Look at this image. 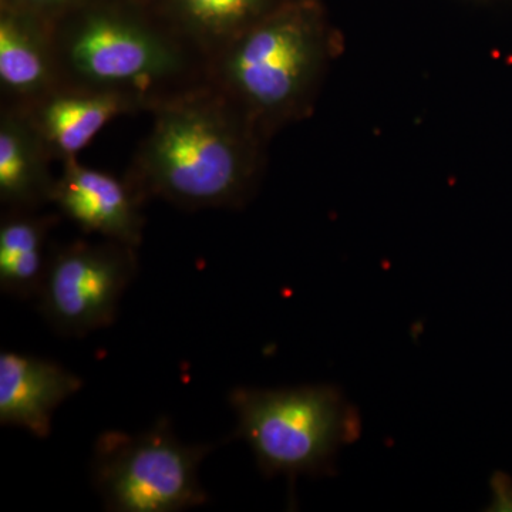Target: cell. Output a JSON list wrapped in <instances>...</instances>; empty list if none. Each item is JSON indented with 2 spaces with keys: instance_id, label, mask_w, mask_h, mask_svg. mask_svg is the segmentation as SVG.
I'll list each match as a JSON object with an SVG mask.
<instances>
[{
  "instance_id": "1",
  "label": "cell",
  "mask_w": 512,
  "mask_h": 512,
  "mask_svg": "<svg viewBox=\"0 0 512 512\" xmlns=\"http://www.w3.org/2000/svg\"><path fill=\"white\" fill-rule=\"evenodd\" d=\"M126 180L141 201L183 210L244 207L262 171L265 138L210 82L161 101Z\"/></svg>"
},
{
  "instance_id": "2",
  "label": "cell",
  "mask_w": 512,
  "mask_h": 512,
  "mask_svg": "<svg viewBox=\"0 0 512 512\" xmlns=\"http://www.w3.org/2000/svg\"><path fill=\"white\" fill-rule=\"evenodd\" d=\"M338 37L313 0L276 6L208 62V82L265 140L311 110Z\"/></svg>"
},
{
  "instance_id": "3",
  "label": "cell",
  "mask_w": 512,
  "mask_h": 512,
  "mask_svg": "<svg viewBox=\"0 0 512 512\" xmlns=\"http://www.w3.org/2000/svg\"><path fill=\"white\" fill-rule=\"evenodd\" d=\"M60 82L126 93L151 111L208 82V59L170 25L93 12L66 28L52 25Z\"/></svg>"
},
{
  "instance_id": "4",
  "label": "cell",
  "mask_w": 512,
  "mask_h": 512,
  "mask_svg": "<svg viewBox=\"0 0 512 512\" xmlns=\"http://www.w3.org/2000/svg\"><path fill=\"white\" fill-rule=\"evenodd\" d=\"M237 414L235 439L251 447L265 477L289 481L325 476L336 454L362 433V420L338 387L329 384L255 389L235 387L228 396Z\"/></svg>"
},
{
  "instance_id": "5",
  "label": "cell",
  "mask_w": 512,
  "mask_h": 512,
  "mask_svg": "<svg viewBox=\"0 0 512 512\" xmlns=\"http://www.w3.org/2000/svg\"><path fill=\"white\" fill-rule=\"evenodd\" d=\"M212 444H187L168 419L143 433L104 431L94 443L90 476L104 510L180 512L208 501L200 467Z\"/></svg>"
},
{
  "instance_id": "6",
  "label": "cell",
  "mask_w": 512,
  "mask_h": 512,
  "mask_svg": "<svg viewBox=\"0 0 512 512\" xmlns=\"http://www.w3.org/2000/svg\"><path fill=\"white\" fill-rule=\"evenodd\" d=\"M137 272V248L123 242L101 238L56 245L37 295L40 315L64 338L109 328Z\"/></svg>"
},
{
  "instance_id": "7",
  "label": "cell",
  "mask_w": 512,
  "mask_h": 512,
  "mask_svg": "<svg viewBox=\"0 0 512 512\" xmlns=\"http://www.w3.org/2000/svg\"><path fill=\"white\" fill-rule=\"evenodd\" d=\"M62 165L50 197L59 214L86 235L140 247L146 225L144 202L126 178L86 167L77 158Z\"/></svg>"
},
{
  "instance_id": "8",
  "label": "cell",
  "mask_w": 512,
  "mask_h": 512,
  "mask_svg": "<svg viewBox=\"0 0 512 512\" xmlns=\"http://www.w3.org/2000/svg\"><path fill=\"white\" fill-rule=\"evenodd\" d=\"M19 109V107H18ZM53 160H76L107 124L117 117L146 111L126 93L62 86L26 107Z\"/></svg>"
},
{
  "instance_id": "9",
  "label": "cell",
  "mask_w": 512,
  "mask_h": 512,
  "mask_svg": "<svg viewBox=\"0 0 512 512\" xmlns=\"http://www.w3.org/2000/svg\"><path fill=\"white\" fill-rule=\"evenodd\" d=\"M84 386L72 370L42 357L0 353V424L45 440L52 434L57 407Z\"/></svg>"
},
{
  "instance_id": "10",
  "label": "cell",
  "mask_w": 512,
  "mask_h": 512,
  "mask_svg": "<svg viewBox=\"0 0 512 512\" xmlns=\"http://www.w3.org/2000/svg\"><path fill=\"white\" fill-rule=\"evenodd\" d=\"M62 86L52 23L36 22L20 13L0 19V89L3 106L26 109Z\"/></svg>"
},
{
  "instance_id": "11",
  "label": "cell",
  "mask_w": 512,
  "mask_h": 512,
  "mask_svg": "<svg viewBox=\"0 0 512 512\" xmlns=\"http://www.w3.org/2000/svg\"><path fill=\"white\" fill-rule=\"evenodd\" d=\"M53 157L28 113L2 106L0 113V201L8 210H40L50 204L56 178Z\"/></svg>"
},
{
  "instance_id": "12",
  "label": "cell",
  "mask_w": 512,
  "mask_h": 512,
  "mask_svg": "<svg viewBox=\"0 0 512 512\" xmlns=\"http://www.w3.org/2000/svg\"><path fill=\"white\" fill-rule=\"evenodd\" d=\"M60 214L6 210L0 221V289L22 301L37 299L49 264V235Z\"/></svg>"
},
{
  "instance_id": "13",
  "label": "cell",
  "mask_w": 512,
  "mask_h": 512,
  "mask_svg": "<svg viewBox=\"0 0 512 512\" xmlns=\"http://www.w3.org/2000/svg\"><path fill=\"white\" fill-rule=\"evenodd\" d=\"M171 3L170 25L200 50L208 62L278 6L272 5V0H171Z\"/></svg>"
},
{
  "instance_id": "14",
  "label": "cell",
  "mask_w": 512,
  "mask_h": 512,
  "mask_svg": "<svg viewBox=\"0 0 512 512\" xmlns=\"http://www.w3.org/2000/svg\"><path fill=\"white\" fill-rule=\"evenodd\" d=\"M28 5L39 6V8H56V6L64 5L69 0H25Z\"/></svg>"
}]
</instances>
